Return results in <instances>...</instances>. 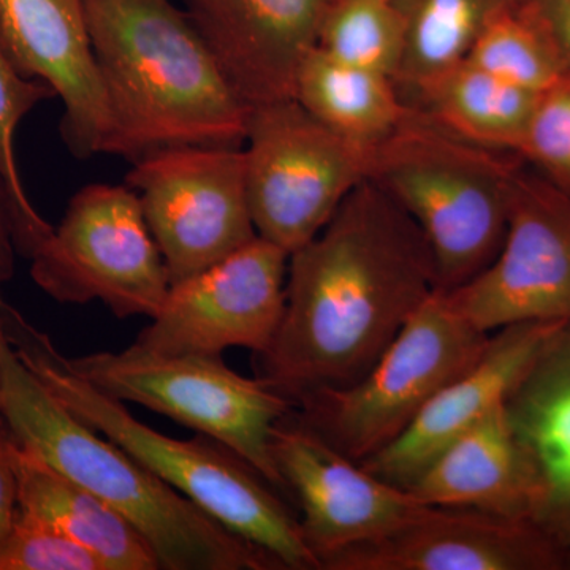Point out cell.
<instances>
[{"instance_id": "obj_1", "label": "cell", "mask_w": 570, "mask_h": 570, "mask_svg": "<svg viewBox=\"0 0 570 570\" xmlns=\"http://www.w3.org/2000/svg\"><path fill=\"white\" fill-rule=\"evenodd\" d=\"M436 291L425 235L366 179L316 238L288 255L283 318L257 355V377L292 404L354 384Z\"/></svg>"}, {"instance_id": "obj_2", "label": "cell", "mask_w": 570, "mask_h": 570, "mask_svg": "<svg viewBox=\"0 0 570 570\" xmlns=\"http://www.w3.org/2000/svg\"><path fill=\"white\" fill-rule=\"evenodd\" d=\"M108 108L100 154L138 163L183 146L245 145L250 108L171 0H85Z\"/></svg>"}, {"instance_id": "obj_3", "label": "cell", "mask_w": 570, "mask_h": 570, "mask_svg": "<svg viewBox=\"0 0 570 570\" xmlns=\"http://www.w3.org/2000/svg\"><path fill=\"white\" fill-rule=\"evenodd\" d=\"M0 417L21 445L121 513L160 569H283L63 406L14 354L2 326Z\"/></svg>"}, {"instance_id": "obj_4", "label": "cell", "mask_w": 570, "mask_h": 570, "mask_svg": "<svg viewBox=\"0 0 570 570\" xmlns=\"http://www.w3.org/2000/svg\"><path fill=\"white\" fill-rule=\"evenodd\" d=\"M0 326L14 354L78 419L129 452L153 474L239 538L292 570H321L299 521L275 485L216 439H175L153 430L121 401L78 376L48 333L0 294Z\"/></svg>"}, {"instance_id": "obj_5", "label": "cell", "mask_w": 570, "mask_h": 570, "mask_svg": "<svg viewBox=\"0 0 570 570\" xmlns=\"http://www.w3.org/2000/svg\"><path fill=\"white\" fill-rule=\"evenodd\" d=\"M521 164L517 154L464 140L409 107L371 151L367 179L417 224L433 254L439 291L452 292L501 249Z\"/></svg>"}, {"instance_id": "obj_6", "label": "cell", "mask_w": 570, "mask_h": 570, "mask_svg": "<svg viewBox=\"0 0 570 570\" xmlns=\"http://www.w3.org/2000/svg\"><path fill=\"white\" fill-rule=\"evenodd\" d=\"M491 333L472 325L448 292L412 314L365 376L296 397L298 417L362 463L395 441L449 382L482 355Z\"/></svg>"}, {"instance_id": "obj_7", "label": "cell", "mask_w": 570, "mask_h": 570, "mask_svg": "<svg viewBox=\"0 0 570 570\" xmlns=\"http://www.w3.org/2000/svg\"><path fill=\"white\" fill-rule=\"evenodd\" d=\"M75 373L121 403H135L216 439L285 490L272 453L273 428L294 404L262 379L242 376L220 355H165L137 344L69 358Z\"/></svg>"}, {"instance_id": "obj_8", "label": "cell", "mask_w": 570, "mask_h": 570, "mask_svg": "<svg viewBox=\"0 0 570 570\" xmlns=\"http://www.w3.org/2000/svg\"><path fill=\"white\" fill-rule=\"evenodd\" d=\"M243 149L255 230L288 255L316 238L366 181L373 151L330 130L295 99L250 108Z\"/></svg>"}, {"instance_id": "obj_9", "label": "cell", "mask_w": 570, "mask_h": 570, "mask_svg": "<svg viewBox=\"0 0 570 570\" xmlns=\"http://www.w3.org/2000/svg\"><path fill=\"white\" fill-rule=\"evenodd\" d=\"M31 277L59 303L102 302L116 317H154L170 276L129 186L89 184L33 253Z\"/></svg>"}, {"instance_id": "obj_10", "label": "cell", "mask_w": 570, "mask_h": 570, "mask_svg": "<svg viewBox=\"0 0 570 570\" xmlns=\"http://www.w3.org/2000/svg\"><path fill=\"white\" fill-rule=\"evenodd\" d=\"M126 186L138 195L171 284L258 236L247 200L243 146L165 149L135 163Z\"/></svg>"}, {"instance_id": "obj_11", "label": "cell", "mask_w": 570, "mask_h": 570, "mask_svg": "<svg viewBox=\"0 0 570 570\" xmlns=\"http://www.w3.org/2000/svg\"><path fill=\"white\" fill-rule=\"evenodd\" d=\"M479 330L517 324H570V197L521 164L508 232L480 275L448 292Z\"/></svg>"}, {"instance_id": "obj_12", "label": "cell", "mask_w": 570, "mask_h": 570, "mask_svg": "<svg viewBox=\"0 0 570 570\" xmlns=\"http://www.w3.org/2000/svg\"><path fill=\"white\" fill-rule=\"evenodd\" d=\"M288 253L257 238L200 273L170 284L135 344L165 355L264 354L285 306Z\"/></svg>"}, {"instance_id": "obj_13", "label": "cell", "mask_w": 570, "mask_h": 570, "mask_svg": "<svg viewBox=\"0 0 570 570\" xmlns=\"http://www.w3.org/2000/svg\"><path fill=\"white\" fill-rule=\"evenodd\" d=\"M272 453L285 490L302 505L299 528L321 569L325 558L384 538L430 508L348 459L294 411L273 428Z\"/></svg>"}, {"instance_id": "obj_14", "label": "cell", "mask_w": 570, "mask_h": 570, "mask_svg": "<svg viewBox=\"0 0 570 570\" xmlns=\"http://www.w3.org/2000/svg\"><path fill=\"white\" fill-rule=\"evenodd\" d=\"M566 553L532 521L430 505L384 538L322 561L321 570H562Z\"/></svg>"}, {"instance_id": "obj_15", "label": "cell", "mask_w": 570, "mask_h": 570, "mask_svg": "<svg viewBox=\"0 0 570 570\" xmlns=\"http://www.w3.org/2000/svg\"><path fill=\"white\" fill-rule=\"evenodd\" d=\"M0 39L24 77L62 100V140L78 159L100 154L108 108L85 0H0Z\"/></svg>"}, {"instance_id": "obj_16", "label": "cell", "mask_w": 570, "mask_h": 570, "mask_svg": "<svg viewBox=\"0 0 570 570\" xmlns=\"http://www.w3.org/2000/svg\"><path fill=\"white\" fill-rule=\"evenodd\" d=\"M187 13L247 107L294 99L330 0H187Z\"/></svg>"}, {"instance_id": "obj_17", "label": "cell", "mask_w": 570, "mask_h": 570, "mask_svg": "<svg viewBox=\"0 0 570 570\" xmlns=\"http://www.w3.org/2000/svg\"><path fill=\"white\" fill-rule=\"evenodd\" d=\"M562 324H517L491 333L482 355L449 382L384 449L362 461L376 478L411 489L439 453L505 403L540 347Z\"/></svg>"}, {"instance_id": "obj_18", "label": "cell", "mask_w": 570, "mask_h": 570, "mask_svg": "<svg viewBox=\"0 0 570 570\" xmlns=\"http://www.w3.org/2000/svg\"><path fill=\"white\" fill-rule=\"evenodd\" d=\"M535 483L532 523L570 550V324L557 326L505 400Z\"/></svg>"}, {"instance_id": "obj_19", "label": "cell", "mask_w": 570, "mask_h": 570, "mask_svg": "<svg viewBox=\"0 0 570 570\" xmlns=\"http://www.w3.org/2000/svg\"><path fill=\"white\" fill-rule=\"evenodd\" d=\"M433 508L532 521L535 483L505 403L456 438L409 489Z\"/></svg>"}, {"instance_id": "obj_20", "label": "cell", "mask_w": 570, "mask_h": 570, "mask_svg": "<svg viewBox=\"0 0 570 570\" xmlns=\"http://www.w3.org/2000/svg\"><path fill=\"white\" fill-rule=\"evenodd\" d=\"M14 468L21 513L80 543L107 570L160 569L151 546L121 513L45 463L18 439Z\"/></svg>"}, {"instance_id": "obj_21", "label": "cell", "mask_w": 570, "mask_h": 570, "mask_svg": "<svg viewBox=\"0 0 570 570\" xmlns=\"http://www.w3.org/2000/svg\"><path fill=\"white\" fill-rule=\"evenodd\" d=\"M407 107L464 140L517 154L538 94L469 61L401 91Z\"/></svg>"}, {"instance_id": "obj_22", "label": "cell", "mask_w": 570, "mask_h": 570, "mask_svg": "<svg viewBox=\"0 0 570 570\" xmlns=\"http://www.w3.org/2000/svg\"><path fill=\"white\" fill-rule=\"evenodd\" d=\"M294 99L333 132L370 149L409 111L393 78L336 61L317 47L299 66Z\"/></svg>"}, {"instance_id": "obj_23", "label": "cell", "mask_w": 570, "mask_h": 570, "mask_svg": "<svg viewBox=\"0 0 570 570\" xmlns=\"http://www.w3.org/2000/svg\"><path fill=\"white\" fill-rule=\"evenodd\" d=\"M404 20L397 91L466 61L485 26L512 0H395Z\"/></svg>"}, {"instance_id": "obj_24", "label": "cell", "mask_w": 570, "mask_h": 570, "mask_svg": "<svg viewBox=\"0 0 570 570\" xmlns=\"http://www.w3.org/2000/svg\"><path fill=\"white\" fill-rule=\"evenodd\" d=\"M318 50L395 80L404 48V20L395 0H330Z\"/></svg>"}, {"instance_id": "obj_25", "label": "cell", "mask_w": 570, "mask_h": 570, "mask_svg": "<svg viewBox=\"0 0 570 570\" xmlns=\"http://www.w3.org/2000/svg\"><path fill=\"white\" fill-rule=\"evenodd\" d=\"M466 61L534 94L568 71L549 36L520 0H512L491 18Z\"/></svg>"}, {"instance_id": "obj_26", "label": "cell", "mask_w": 570, "mask_h": 570, "mask_svg": "<svg viewBox=\"0 0 570 570\" xmlns=\"http://www.w3.org/2000/svg\"><path fill=\"white\" fill-rule=\"evenodd\" d=\"M52 97L56 94L47 82L32 80L18 70L0 39V178L9 189L20 220L18 250L28 258L43 245L55 227L40 216L29 200L18 170L14 135L22 119Z\"/></svg>"}, {"instance_id": "obj_27", "label": "cell", "mask_w": 570, "mask_h": 570, "mask_svg": "<svg viewBox=\"0 0 570 570\" xmlns=\"http://www.w3.org/2000/svg\"><path fill=\"white\" fill-rule=\"evenodd\" d=\"M517 156L570 197V71L535 97Z\"/></svg>"}, {"instance_id": "obj_28", "label": "cell", "mask_w": 570, "mask_h": 570, "mask_svg": "<svg viewBox=\"0 0 570 570\" xmlns=\"http://www.w3.org/2000/svg\"><path fill=\"white\" fill-rule=\"evenodd\" d=\"M0 570H107L88 549L18 512L9 534L0 540Z\"/></svg>"}, {"instance_id": "obj_29", "label": "cell", "mask_w": 570, "mask_h": 570, "mask_svg": "<svg viewBox=\"0 0 570 570\" xmlns=\"http://www.w3.org/2000/svg\"><path fill=\"white\" fill-rule=\"evenodd\" d=\"M14 445L17 438L11 433L6 420L0 417V540L9 534L20 512Z\"/></svg>"}, {"instance_id": "obj_30", "label": "cell", "mask_w": 570, "mask_h": 570, "mask_svg": "<svg viewBox=\"0 0 570 570\" xmlns=\"http://www.w3.org/2000/svg\"><path fill=\"white\" fill-rule=\"evenodd\" d=\"M560 56L562 66L570 71V0H520Z\"/></svg>"}, {"instance_id": "obj_31", "label": "cell", "mask_w": 570, "mask_h": 570, "mask_svg": "<svg viewBox=\"0 0 570 570\" xmlns=\"http://www.w3.org/2000/svg\"><path fill=\"white\" fill-rule=\"evenodd\" d=\"M18 239H20V220L17 208L6 183L0 178V284L7 283L14 275L17 265Z\"/></svg>"}, {"instance_id": "obj_32", "label": "cell", "mask_w": 570, "mask_h": 570, "mask_svg": "<svg viewBox=\"0 0 570 570\" xmlns=\"http://www.w3.org/2000/svg\"><path fill=\"white\" fill-rule=\"evenodd\" d=\"M566 569L570 570V550L566 553Z\"/></svg>"}]
</instances>
